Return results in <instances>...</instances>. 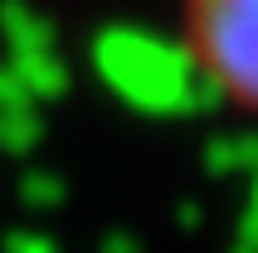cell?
<instances>
[{
	"label": "cell",
	"instance_id": "cell-1",
	"mask_svg": "<svg viewBox=\"0 0 258 253\" xmlns=\"http://www.w3.org/2000/svg\"><path fill=\"white\" fill-rule=\"evenodd\" d=\"M180 49L229 112L258 122V0H180Z\"/></svg>",
	"mask_w": 258,
	"mask_h": 253
}]
</instances>
